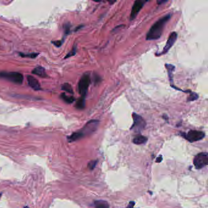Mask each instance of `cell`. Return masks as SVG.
<instances>
[{
  "label": "cell",
  "mask_w": 208,
  "mask_h": 208,
  "mask_svg": "<svg viewBox=\"0 0 208 208\" xmlns=\"http://www.w3.org/2000/svg\"><path fill=\"white\" fill-rule=\"evenodd\" d=\"M62 42L63 41H54V42H52V43L54 44V45L57 47H59L62 45Z\"/></svg>",
  "instance_id": "obj_23"
},
{
  "label": "cell",
  "mask_w": 208,
  "mask_h": 208,
  "mask_svg": "<svg viewBox=\"0 0 208 208\" xmlns=\"http://www.w3.org/2000/svg\"><path fill=\"white\" fill-rule=\"evenodd\" d=\"M60 98L62 100H63L66 103L68 104H72L75 101V98L73 96H68L66 95L65 93H62L60 95Z\"/></svg>",
  "instance_id": "obj_16"
},
{
  "label": "cell",
  "mask_w": 208,
  "mask_h": 208,
  "mask_svg": "<svg viewBox=\"0 0 208 208\" xmlns=\"http://www.w3.org/2000/svg\"><path fill=\"white\" fill-rule=\"evenodd\" d=\"M76 46L74 45L73 48L72 50L70 52H69L68 54L66 55V56L64 57V59H67V58H68V57H70L74 56L75 54H76Z\"/></svg>",
  "instance_id": "obj_20"
},
{
  "label": "cell",
  "mask_w": 208,
  "mask_h": 208,
  "mask_svg": "<svg viewBox=\"0 0 208 208\" xmlns=\"http://www.w3.org/2000/svg\"><path fill=\"white\" fill-rule=\"evenodd\" d=\"M171 18V14H167L159 19L150 29L146 36L147 41H154L161 37L163 28Z\"/></svg>",
  "instance_id": "obj_1"
},
{
  "label": "cell",
  "mask_w": 208,
  "mask_h": 208,
  "mask_svg": "<svg viewBox=\"0 0 208 208\" xmlns=\"http://www.w3.org/2000/svg\"><path fill=\"white\" fill-rule=\"evenodd\" d=\"M19 55L21 56L22 57H30V58L35 59V57H37L39 56V53H30V54H23L22 52H20Z\"/></svg>",
  "instance_id": "obj_19"
},
{
  "label": "cell",
  "mask_w": 208,
  "mask_h": 208,
  "mask_svg": "<svg viewBox=\"0 0 208 208\" xmlns=\"http://www.w3.org/2000/svg\"><path fill=\"white\" fill-rule=\"evenodd\" d=\"M134 205H135V203L134 201H131V202H130L129 205H128V206H127L126 208H133Z\"/></svg>",
  "instance_id": "obj_24"
},
{
  "label": "cell",
  "mask_w": 208,
  "mask_h": 208,
  "mask_svg": "<svg viewBox=\"0 0 208 208\" xmlns=\"http://www.w3.org/2000/svg\"><path fill=\"white\" fill-rule=\"evenodd\" d=\"M147 2H148V1H145V0H138V1H136L134 2L130 14L131 20H133L135 19Z\"/></svg>",
  "instance_id": "obj_9"
},
{
  "label": "cell",
  "mask_w": 208,
  "mask_h": 208,
  "mask_svg": "<svg viewBox=\"0 0 208 208\" xmlns=\"http://www.w3.org/2000/svg\"><path fill=\"white\" fill-rule=\"evenodd\" d=\"M27 80L29 86L31 87L33 89L35 90H39L41 89V84H40L39 82L37 79H35L34 77L28 75L27 76Z\"/></svg>",
  "instance_id": "obj_11"
},
{
  "label": "cell",
  "mask_w": 208,
  "mask_h": 208,
  "mask_svg": "<svg viewBox=\"0 0 208 208\" xmlns=\"http://www.w3.org/2000/svg\"><path fill=\"white\" fill-rule=\"evenodd\" d=\"M147 138L142 135H138L133 139V143L136 145L144 144L147 142Z\"/></svg>",
  "instance_id": "obj_13"
},
{
  "label": "cell",
  "mask_w": 208,
  "mask_h": 208,
  "mask_svg": "<svg viewBox=\"0 0 208 208\" xmlns=\"http://www.w3.org/2000/svg\"><path fill=\"white\" fill-rule=\"evenodd\" d=\"M90 84L89 74L86 73L83 75L78 82V90L82 97H85L87 94L88 87Z\"/></svg>",
  "instance_id": "obj_5"
},
{
  "label": "cell",
  "mask_w": 208,
  "mask_h": 208,
  "mask_svg": "<svg viewBox=\"0 0 208 208\" xmlns=\"http://www.w3.org/2000/svg\"><path fill=\"white\" fill-rule=\"evenodd\" d=\"M97 162H98V160H94L90 161L88 164V169L90 170H94L97 164Z\"/></svg>",
  "instance_id": "obj_21"
},
{
  "label": "cell",
  "mask_w": 208,
  "mask_h": 208,
  "mask_svg": "<svg viewBox=\"0 0 208 208\" xmlns=\"http://www.w3.org/2000/svg\"><path fill=\"white\" fill-rule=\"evenodd\" d=\"M181 135L190 142L201 140L205 137V133L204 132L197 130H191L187 133L181 132Z\"/></svg>",
  "instance_id": "obj_6"
},
{
  "label": "cell",
  "mask_w": 208,
  "mask_h": 208,
  "mask_svg": "<svg viewBox=\"0 0 208 208\" xmlns=\"http://www.w3.org/2000/svg\"><path fill=\"white\" fill-rule=\"evenodd\" d=\"M24 208H29V207H27V206H26V207H24Z\"/></svg>",
  "instance_id": "obj_28"
},
{
  "label": "cell",
  "mask_w": 208,
  "mask_h": 208,
  "mask_svg": "<svg viewBox=\"0 0 208 208\" xmlns=\"http://www.w3.org/2000/svg\"><path fill=\"white\" fill-rule=\"evenodd\" d=\"M132 119H133V124L130 128L131 130L134 131L136 132H140L145 129L147 123L142 117L138 114L133 112L132 113Z\"/></svg>",
  "instance_id": "obj_4"
},
{
  "label": "cell",
  "mask_w": 208,
  "mask_h": 208,
  "mask_svg": "<svg viewBox=\"0 0 208 208\" xmlns=\"http://www.w3.org/2000/svg\"><path fill=\"white\" fill-rule=\"evenodd\" d=\"M166 2H167V1H163V0H159V1H157V3L158 4H159V5H161V4H162V3H166Z\"/></svg>",
  "instance_id": "obj_25"
},
{
  "label": "cell",
  "mask_w": 208,
  "mask_h": 208,
  "mask_svg": "<svg viewBox=\"0 0 208 208\" xmlns=\"http://www.w3.org/2000/svg\"><path fill=\"white\" fill-rule=\"evenodd\" d=\"M198 95L195 92H193L190 91L189 92V96L188 97V98L187 100V101H196L198 99Z\"/></svg>",
  "instance_id": "obj_18"
},
{
  "label": "cell",
  "mask_w": 208,
  "mask_h": 208,
  "mask_svg": "<svg viewBox=\"0 0 208 208\" xmlns=\"http://www.w3.org/2000/svg\"><path fill=\"white\" fill-rule=\"evenodd\" d=\"M177 38H178V34H177V33L176 32H172L169 35V38H168L165 45L163 47L162 51L160 52V54H159L157 55L161 56L162 54H166V53L170 50V48L173 46L175 43L176 41Z\"/></svg>",
  "instance_id": "obj_8"
},
{
  "label": "cell",
  "mask_w": 208,
  "mask_h": 208,
  "mask_svg": "<svg viewBox=\"0 0 208 208\" xmlns=\"http://www.w3.org/2000/svg\"><path fill=\"white\" fill-rule=\"evenodd\" d=\"M1 195H2V193H0V198H1Z\"/></svg>",
  "instance_id": "obj_27"
},
{
  "label": "cell",
  "mask_w": 208,
  "mask_h": 208,
  "mask_svg": "<svg viewBox=\"0 0 208 208\" xmlns=\"http://www.w3.org/2000/svg\"><path fill=\"white\" fill-rule=\"evenodd\" d=\"M193 164L197 169H201L208 164V153H200L193 159Z\"/></svg>",
  "instance_id": "obj_7"
},
{
  "label": "cell",
  "mask_w": 208,
  "mask_h": 208,
  "mask_svg": "<svg viewBox=\"0 0 208 208\" xmlns=\"http://www.w3.org/2000/svg\"><path fill=\"white\" fill-rule=\"evenodd\" d=\"M64 29H65V35H67L69 34L70 32V24H65L64 25Z\"/></svg>",
  "instance_id": "obj_22"
},
{
  "label": "cell",
  "mask_w": 208,
  "mask_h": 208,
  "mask_svg": "<svg viewBox=\"0 0 208 208\" xmlns=\"http://www.w3.org/2000/svg\"><path fill=\"white\" fill-rule=\"evenodd\" d=\"M0 78L5 79L17 84H21L23 81V74L19 72H0Z\"/></svg>",
  "instance_id": "obj_3"
},
{
  "label": "cell",
  "mask_w": 208,
  "mask_h": 208,
  "mask_svg": "<svg viewBox=\"0 0 208 208\" xmlns=\"http://www.w3.org/2000/svg\"><path fill=\"white\" fill-rule=\"evenodd\" d=\"M86 106V100H85V97H81L79 98L76 103V104H75V107H76V109H83L84 108H85Z\"/></svg>",
  "instance_id": "obj_15"
},
{
  "label": "cell",
  "mask_w": 208,
  "mask_h": 208,
  "mask_svg": "<svg viewBox=\"0 0 208 208\" xmlns=\"http://www.w3.org/2000/svg\"><path fill=\"white\" fill-rule=\"evenodd\" d=\"M162 157L161 156H160L158 157L157 158L156 162H161L162 161Z\"/></svg>",
  "instance_id": "obj_26"
},
{
  "label": "cell",
  "mask_w": 208,
  "mask_h": 208,
  "mask_svg": "<svg viewBox=\"0 0 208 208\" xmlns=\"http://www.w3.org/2000/svg\"><path fill=\"white\" fill-rule=\"evenodd\" d=\"M165 68L167 70V73H168V76H169V81H170V86L173 87V88H175V89L176 90H180V91H182V92H187L189 93V90H186V91H184L183 90H181L179 89V88H178L177 87L175 86L174 85V82H173V72L175 70V66L172 65V64H166L165 65Z\"/></svg>",
  "instance_id": "obj_10"
},
{
  "label": "cell",
  "mask_w": 208,
  "mask_h": 208,
  "mask_svg": "<svg viewBox=\"0 0 208 208\" xmlns=\"http://www.w3.org/2000/svg\"><path fill=\"white\" fill-rule=\"evenodd\" d=\"M95 208H109L108 203L104 200H96L94 203Z\"/></svg>",
  "instance_id": "obj_14"
},
{
  "label": "cell",
  "mask_w": 208,
  "mask_h": 208,
  "mask_svg": "<svg viewBox=\"0 0 208 208\" xmlns=\"http://www.w3.org/2000/svg\"><path fill=\"white\" fill-rule=\"evenodd\" d=\"M32 73L43 78H45L48 76L45 69L42 67H41V66L34 68L32 71Z\"/></svg>",
  "instance_id": "obj_12"
},
{
  "label": "cell",
  "mask_w": 208,
  "mask_h": 208,
  "mask_svg": "<svg viewBox=\"0 0 208 208\" xmlns=\"http://www.w3.org/2000/svg\"><path fill=\"white\" fill-rule=\"evenodd\" d=\"M99 121L97 120H91L88 121L86 125L81 130L73 132V133L68 137V140L69 142L76 141L84 138L86 136L90 135L94 132L99 125Z\"/></svg>",
  "instance_id": "obj_2"
},
{
  "label": "cell",
  "mask_w": 208,
  "mask_h": 208,
  "mask_svg": "<svg viewBox=\"0 0 208 208\" xmlns=\"http://www.w3.org/2000/svg\"><path fill=\"white\" fill-rule=\"evenodd\" d=\"M62 90H64L65 92H67L71 94H73L72 87L70 84H69L68 83H64L62 86Z\"/></svg>",
  "instance_id": "obj_17"
}]
</instances>
